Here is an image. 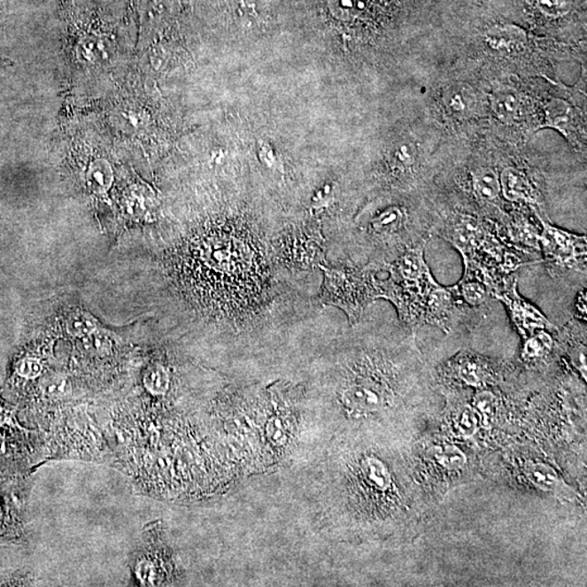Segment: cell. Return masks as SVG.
I'll return each instance as SVG.
<instances>
[{"instance_id":"cell-1","label":"cell","mask_w":587,"mask_h":587,"mask_svg":"<svg viewBox=\"0 0 587 587\" xmlns=\"http://www.w3.org/2000/svg\"><path fill=\"white\" fill-rule=\"evenodd\" d=\"M323 272V283L320 303L324 306L340 308L347 314L350 322L360 321L364 310L379 299L376 271L374 266L365 268H334L320 265Z\"/></svg>"},{"instance_id":"cell-2","label":"cell","mask_w":587,"mask_h":587,"mask_svg":"<svg viewBox=\"0 0 587 587\" xmlns=\"http://www.w3.org/2000/svg\"><path fill=\"white\" fill-rule=\"evenodd\" d=\"M537 217L541 223L539 251L543 252L542 261L550 266L551 274L575 270L586 275V236H576L553 227L538 212Z\"/></svg>"},{"instance_id":"cell-3","label":"cell","mask_w":587,"mask_h":587,"mask_svg":"<svg viewBox=\"0 0 587 587\" xmlns=\"http://www.w3.org/2000/svg\"><path fill=\"white\" fill-rule=\"evenodd\" d=\"M493 297L500 300L507 308L514 326L521 336L529 337L538 330L555 331L556 327L531 303L527 302L518 292V282L512 275H506Z\"/></svg>"},{"instance_id":"cell-4","label":"cell","mask_w":587,"mask_h":587,"mask_svg":"<svg viewBox=\"0 0 587 587\" xmlns=\"http://www.w3.org/2000/svg\"><path fill=\"white\" fill-rule=\"evenodd\" d=\"M326 242L318 228H300L282 238V256L288 264L300 269L319 268L326 260Z\"/></svg>"},{"instance_id":"cell-5","label":"cell","mask_w":587,"mask_h":587,"mask_svg":"<svg viewBox=\"0 0 587 587\" xmlns=\"http://www.w3.org/2000/svg\"><path fill=\"white\" fill-rule=\"evenodd\" d=\"M342 399L344 405L354 412H375L384 404V386L374 379H360L346 386L343 391Z\"/></svg>"},{"instance_id":"cell-6","label":"cell","mask_w":587,"mask_h":587,"mask_svg":"<svg viewBox=\"0 0 587 587\" xmlns=\"http://www.w3.org/2000/svg\"><path fill=\"white\" fill-rule=\"evenodd\" d=\"M500 189L506 200L514 204L539 205V194L526 172L507 166L499 174Z\"/></svg>"},{"instance_id":"cell-7","label":"cell","mask_w":587,"mask_h":587,"mask_svg":"<svg viewBox=\"0 0 587 587\" xmlns=\"http://www.w3.org/2000/svg\"><path fill=\"white\" fill-rule=\"evenodd\" d=\"M471 186L476 197L489 206L502 212V189L498 170L479 166L471 171Z\"/></svg>"},{"instance_id":"cell-8","label":"cell","mask_w":587,"mask_h":587,"mask_svg":"<svg viewBox=\"0 0 587 587\" xmlns=\"http://www.w3.org/2000/svg\"><path fill=\"white\" fill-rule=\"evenodd\" d=\"M545 127L555 128L558 132L574 141L575 136V109L566 100L560 98L551 99L546 104Z\"/></svg>"},{"instance_id":"cell-9","label":"cell","mask_w":587,"mask_h":587,"mask_svg":"<svg viewBox=\"0 0 587 587\" xmlns=\"http://www.w3.org/2000/svg\"><path fill=\"white\" fill-rule=\"evenodd\" d=\"M490 98L491 109L500 121L513 124L521 117V98L509 86H500V88L495 89Z\"/></svg>"},{"instance_id":"cell-10","label":"cell","mask_w":587,"mask_h":587,"mask_svg":"<svg viewBox=\"0 0 587 587\" xmlns=\"http://www.w3.org/2000/svg\"><path fill=\"white\" fill-rule=\"evenodd\" d=\"M489 44L496 50L513 52L521 49L526 36L521 30L505 27L495 28L488 36Z\"/></svg>"},{"instance_id":"cell-11","label":"cell","mask_w":587,"mask_h":587,"mask_svg":"<svg viewBox=\"0 0 587 587\" xmlns=\"http://www.w3.org/2000/svg\"><path fill=\"white\" fill-rule=\"evenodd\" d=\"M553 338L550 331L538 330L527 337L522 350V358L526 361L542 359L551 354Z\"/></svg>"},{"instance_id":"cell-12","label":"cell","mask_w":587,"mask_h":587,"mask_svg":"<svg viewBox=\"0 0 587 587\" xmlns=\"http://www.w3.org/2000/svg\"><path fill=\"white\" fill-rule=\"evenodd\" d=\"M456 371L457 376L461 382L467 385L475 386V388L484 385L486 380L489 379V372L484 365L471 357L464 358L458 362Z\"/></svg>"},{"instance_id":"cell-13","label":"cell","mask_w":587,"mask_h":587,"mask_svg":"<svg viewBox=\"0 0 587 587\" xmlns=\"http://www.w3.org/2000/svg\"><path fill=\"white\" fill-rule=\"evenodd\" d=\"M113 172L106 160L98 159L90 164L88 172V184L94 193H106L112 184Z\"/></svg>"},{"instance_id":"cell-14","label":"cell","mask_w":587,"mask_h":587,"mask_svg":"<svg viewBox=\"0 0 587 587\" xmlns=\"http://www.w3.org/2000/svg\"><path fill=\"white\" fill-rule=\"evenodd\" d=\"M527 475L531 483L544 490H555L560 482L555 470L544 464L529 465L527 467Z\"/></svg>"},{"instance_id":"cell-15","label":"cell","mask_w":587,"mask_h":587,"mask_svg":"<svg viewBox=\"0 0 587 587\" xmlns=\"http://www.w3.org/2000/svg\"><path fill=\"white\" fill-rule=\"evenodd\" d=\"M438 464L448 470H458L467 462L465 453L456 446L434 447L431 452Z\"/></svg>"},{"instance_id":"cell-16","label":"cell","mask_w":587,"mask_h":587,"mask_svg":"<svg viewBox=\"0 0 587 587\" xmlns=\"http://www.w3.org/2000/svg\"><path fill=\"white\" fill-rule=\"evenodd\" d=\"M168 372L161 366H152L144 375V386L152 395H164L169 389Z\"/></svg>"},{"instance_id":"cell-17","label":"cell","mask_w":587,"mask_h":587,"mask_svg":"<svg viewBox=\"0 0 587 587\" xmlns=\"http://www.w3.org/2000/svg\"><path fill=\"white\" fill-rule=\"evenodd\" d=\"M66 331L74 337L83 338L97 330V323L85 313H73L66 320Z\"/></svg>"},{"instance_id":"cell-18","label":"cell","mask_w":587,"mask_h":587,"mask_svg":"<svg viewBox=\"0 0 587 587\" xmlns=\"http://www.w3.org/2000/svg\"><path fill=\"white\" fill-rule=\"evenodd\" d=\"M82 346L90 355L103 356L111 351L112 341L107 336L97 330L83 337Z\"/></svg>"},{"instance_id":"cell-19","label":"cell","mask_w":587,"mask_h":587,"mask_svg":"<svg viewBox=\"0 0 587 587\" xmlns=\"http://www.w3.org/2000/svg\"><path fill=\"white\" fill-rule=\"evenodd\" d=\"M475 407L480 416L483 418L484 424H489L496 412V398L491 391H479L475 398Z\"/></svg>"},{"instance_id":"cell-20","label":"cell","mask_w":587,"mask_h":587,"mask_svg":"<svg viewBox=\"0 0 587 587\" xmlns=\"http://www.w3.org/2000/svg\"><path fill=\"white\" fill-rule=\"evenodd\" d=\"M366 470L367 476L372 481V483L378 486L380 490H386L390 484V477L388 470L383 464L379 460H367Z\"/></svg>"},{"instance_id":"cell-21","label":"cell","mask_w":587,"mask_h":587,"mask_svg":"<svg viewBox=\"0 0 587 587\" xmlns=\"http://www.w3.org/2000/svg\"><path fill=\"white\" fill-rule=\"evenodd\" d=\"M456 424L462 436L466 437L474 436L477 429L475 410L469 407V405L462 407L460 413H458Z\"/></svg>"},{"instance_id":"cell-22","label":"cell","mask_w":587,"mask_h":587,"mask_svg":"<svg viewBox=\"0 0 587 587\" xmlns=\"http://www.w3.org/2000/svg\"><path fill=\"white\" fill-rule=\"evenodd\" d=\"M537 6L546 16L560 18L570 12L572 0H537Z\"/></svg>"},{"instance_id":"cell-23","label":"cell","mask_w":587,"mask_h":587,"mask_svg":"<svg viewBox=\"0 0 587 587\" xmlns=\"http://www.w3.org/2000/svg\"><path fill=\"white\" fill-rule=\"evenodd\" d=\"M18 375L22 378L33 380L42 374V364L35 358H25L17 366Z\"/></svg>"},{"instance_id":"cell-24","label":"cell","mask_w":587,"mask_h":587,"mask_svg":"<svg viewBox=\"0 0 587 587\" xmlns=\"http://www.w3.org/2000/svg\"><path fill=\"white\" fill-rule=\"evenodd\" d=\"M66 389H68V382L59 375L46 379L44 384H42V391L47 396H50V398H60V396H64Z\"/></svg>"},{"instance_id":"cell-25","label":"cell","mask_w":587,"mask_h":587,"mask_svg":"<svg viewBox=\"0 0 587 587\" xmlns=\"http://www.w3.org/2000/svg\"><path fill=\"white\" fill-rule=\"evenodd\" d=\"M336 12L344 18H351L365 7V0H334Z\"/></svg>"},{"instance_id":"cell-26","label":"cell","mask_w":587,"mask_h":587,"mask_svg":"<svg viewBox=\"0 0 587 587\" xmlns=\"http://www.w3.org/2000/svg\"><path fill=\"white\" fill-rule=\"evenodd\" d=\"M570 359L572 365L580 372L581 375L586 381V346L583 343L576 344L570 351Z\"/></svg>"},{"instance_id":"cell-27","label":"cell","mask_w":587,"mask_h":587,"mask_svg":"<svg viewBox=\"0 0 587 587\" xmlns=\"http://www.w3.org/2000/svg\"><path fill=\"white\" fill-rule=\"evenodd\" d=\"M448 106L452 108V112H462L466 111L465 98L460 93H452V97L448 98Z\"/></svg>"},{"instance_id":"cell-28","label":"cell","mask_w":587,"mask_h":587,"mask_svg":"<svg viewBox=\"0 0 587 587\" xmlns=\"http://www.w3.org/2000/svg\"><path fill=\"white\" fill-rule=\"evenodd\" d=\"M576 310L577 313L576 318H579L580 320L584 319V321H586V294L581 293L579 296V298H577V303H576Z\"/></svg>"},{"instance_id":"cell-29","label":"cell","mask_w":587,"mask_h":587,"mask_svg":"<svg viewBox=\"0 0 587 587\" xmlns=\"http://www.w3.org/2000/svg\"><path fill=\"white\" fill-rule=\"evenodd\" d=\"M0 417H2V408H0Z\"/></svg>"},{"instance_id":"cell-30","label":"cell","mask_w":587,"mask_h":587,"mask_svg":"<svg viewBox=\"0 0 587 587\" xmlns=\"http://www.w3.org/2000/svg\"><path fill=\"white\" fill-rule=\"evenodd\" d=\"M0 4H2V0H0Z\"/></svg>"}]
</instances>
